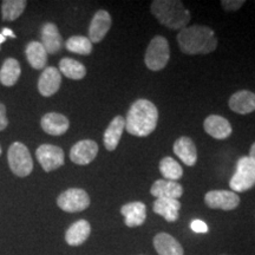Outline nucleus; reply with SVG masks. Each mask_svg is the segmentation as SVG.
<instances>
[{
  "label": "nucleus",
  "mask_w": 255,
  "mask_h": 255,
  "mask_svg": "<svg viewBox=\"0 0 255 255\" xmlns=\"http://www.w3.org/2000/svg\"><path fill=\"white\" fill-rule=\"evenodd\" d=\"M180 50L189 56L207 55L218 47L215 32L205 25H193L184 27L177 34Z\"/></svg>",
  "instance_id": "1"
},
{
  "label": "nucleus",
  "mask_w": 255,
  "mask_h": 255,
  "mask_svg": "<svg viewBox=\"0 0 255 255\" xmlns=\"http://www.w3.org/2000/svg\"><path fill=\"white\" fill-rule=\"evenodd\" d=\"M124 120L128 132L137 137H145L157 127L158 110L152 102L141 98L131 104Z\"/></svg>",
  "instance_id": "2"
},
{
  "label": "nucleus",
  "mask_w": 255,
  "mask_h": 255,
  "mask_svg": "<svg viewBox=\"0 0 255 255\" xmlns=\"http://www.w3.org/2000/svg\"><path fill=\"white\" fill-rule=\"evenodd\" d=\"M150 11L163 26L170 30H182L190 20V12L178 0H155Z\"/></svg>",
  "instance_id": "3"
},
{
  "label": "nucleus",
  "mask_w": 255,
  "mask_h": 255,
  "mask_svg": "<svg viewBox=\"0 0 255 255\" xmlns=\"http://www.w3.org/2000/svg\"><path fill=\"white\" fill-rule=\"evenodd\" d=\"M255 186V162L250 156H242L237 162L229 187L234 193H244Z\"/></svg>",
  "instance_id": "4"
},
{
  "label": "nucleus",
  "mask_w": 255,
  "mask_h": 255,
  "mask_svg": "<svg viewBox=\"0 0 255 255\" xmlns=\"http://www.w3.org/2000/svg\"><path fill=\"white\" fill-rule=\"evenodd\" d=\"M170 58V47L168 40L162 36L152 38L144 55V63L146 68L151 71H161L167 66Z\"/></svg>",
  "instance_id": "5"
},
{
  "label": "nucleus",
  "mask_w": 255,
  "mask_h": 255,
  "mask_svg": "<svg viewBox=\"0 0 255 255\" xmlns=\"http://www.w3.org/2000/svg\"><path fill=\"white\" fill-rule=\"evenodd\" d=\"M7 161L11 171L19 177H26L33 170V161L27 146L20 142H14L8 148Z\"/></svg>",
  "instance_id": "6"
},
{
  "label": "nucleus",
  "mask_w": 255,
  "mask_h": 255,
  "mask_svg": "<svg viewBox=\"0 0 255 255\" xmlns=\"http://www.w3.org/2000/svg\"><path fill=\"white\" fill-rule=\"evenodd\" d=\"M90 196L81 188H70L63 191L57 199V206L66 213H79L90 206Z\"/></svg>",
  "instance_id": "7"
},
{
  "label": "nucleus",
  "mask_w": 255,
  "mask_h": 255,
  "mask_svg": "<svg viewBox=\"0 0 255 255\" xmlns=\"http://www.w3.org/2000/svg\"><path fill=\"white\" fill-rule=\"evenodd\" d=\"M36 157L41 168L50 173L64 165L65 155L62 148L52 144H41L36 150Z\"/></svg>",
  "instance_id": "8"
},
{
  "label": "nucleus",
  "mask_w": 255,
  "mask_h": 255,
  "mask_svg": "<svg viewBox=\"0 0 255 255\" xmlns=\"http://www.w3.org/2000/svg\"><path fill=\"white\" fill-rule=\"evenodd\" d=\"M205 203L210 209L233 210L240 205V196L232 190H210L205 195Z\"/></svg>",
  "instance_id": "9"
},
{
  "label": "nucleus",
  "mask_w": 255,
  "mask_h": 255,
  "mask_svg": "<svg viewBox=\"0 0 255 255\" xmlns=\"http://www.w3.org/2000/svg\"><path fill=\"white\" fill-rule=\"evenodd\" d=\"M98 154V144L92 139H82L70 150V159L78 165L91 163Z\"/></svg>",
  "instance_id": "10"
},
{
  "label": "nucleus",
  "mask_w": 255,
  "mask_h": 255,
  "mask_svg": "<svg viewBox=\"0 0 255 255\" xmlns=\"http://www.w3.org/2000/svg\"><path fill=\"white\" fill-rule=\"evenodd\" d=\"M111 24H113V20H111L109 12L105 9H100L96 12L89 26V39L91 43H101L109 32Z\"/></svg>",
  "instance_id": "11"
},
{
  "label": "nucleus",
  "mask_w": 255,
  "mask_h": 255,
  "mask_svg": "<svg viewBox=\"0 0 255 255\" xmlns=\"http://www.w3.org/2000/svg\"><path fill=\"white\" fill-rule=\"evenodd\" d=\"M62 84V73L53 66H47L38 79V91L44 97H51L59 90Z\"/></svg>",
  "instance_id": "12"
},
{
  "label": "nucleus",
  "mask_w": 255,
  "mask_h": 255,
  "mask_svg": "<svg viewBox=\"0 0 255 255\" xmlns=\"http://www.w3.org/2000/svg\"><path fill=\"white\" fill-rule=\"evenodd\" d=\"M205 131L215 139H226L232 135L233 128L228 120L219 115H210L203 122Z\"/></svg>",
  "instance_id": "13"
},
{
  "label": "nucleus",
  "mask_w": 255,
  "mask_h": 255,
  "mask_svg": "<svg viewBox=\"0 0 255 255\" xmlns=\"http://www.w3.org/2000/svg\"><path fill=\"white\" fill-rule=\"evenodd\" d=\"M121 214L124 218V223L130 228L139 227L146 219V207L143 202H130L122 206Z\"/></svg>",
  "instance_id": "14"
},
{
  "label": "nucleus",
  "mask_w": 255,
  "mask_h": 255,
  "mask_svg": "<svg viewBox=\"0 0 255 255\" xmlns=\"http://www.w3.org/2000/svg\"><path fill=\"white\" fill-rule=\"evenodd\" d=\"M228 105L232 111L239 115H247L255 111V94L250 90H240L232 95Z\"/></svg>",
  "instance_id": "15"
},
{
  "label": "nucleus",
  "mask_w": 255,
  "mask_h": 255,
  "mask_svg": "<svg viewBox=\"0 0 255 255\" xmlns=\"http://www.w3.org/2000/svg\"><path fill=\"white\" fill-rule=\"evenodd\" d=\"M40 126L46 133L51 136L64 135L70 128L69 119L58 113H49L44 115L40 121Z\"/></svg>",
  "instance_id": "16"
},
{
  "label": "nucleus",
  "mask_w": 255,
  "mask_h": 255,
  "mask_svg": "<svg viewBox=\"0 0 255 255\" xmlns=\"http://www.w3.org/2000/svg\"><path fill=\"white\" fill-rule=\"evenodd\" d=\"M174 152L184 164L193 167L197 162V149L193 139L187 136L177 138L174 143Z\"/></svg>",
  "instance_id": "17"
},
{
  "label": "nucleus",
  "mask_w": 255,
  "mask_h": 255,
  "mask_svg": "<svg viewBox=\"0 0 255 255\" xmlns=\"http://www.w3.org/2000/svg\"><path fill=\"white\" fill-rule=\"evenodd\" d=\"M63 38L60 36L58 27L53 23H46L41 27V44L46 52L51 55L58 53L63 47Z\"/></svg>",
  "instance_id": "18"
},
{
  "label": "nucleus",
  "mask_w": 255,
  "mask_h": 255,
  "mask_svg": "<svg viewBox=\"0 0 255 255\" xmlns=\"http://www.w3.org/2000/svg\"><path fill=\"white\" fill-rule=\"evenodd\" d=\"M150 194L156 199L178 200L183 195V187L175 181L157 180L150 188Z\"/></svg>",
  "instance_id": "19"
},
{
  "label": "nucleus",
  "mask_w": 255,
  "mask_h": 255,
  "mask_svg": "<svg viewBox=\"0 0 255 255\" xmlns=\"http://www.w3.org/2000/svg\"><path fill=\"white\" fill-rule=\"evenodd\" d=\"M91 234V226L87 220H78L68 228L65 241L69 246L77 247L84 244Z\"/></svg>",
  "instance_id": "20"
},
{
  "label": "nucleus",
  "mask_w": 255,
  "mask_h": 255,
  "mask_svg": "<svg viewBox=\"0 0 255 255\" xmlns=\"http://www.w3.org/2000/svg\"><path fill=\"white\" fill-rule=\"evenodd\" d=\"M152 244L158 255H184L183 247L180 242L168 233L156 234Z\"/></svg>",
  "instance_id": "21"
},
{
  "label": "nucleus",
  "mask_w": 255,
  "mask_h": 255,
  "mask_svg": "<svg viewBox=\"0 0 255 255\" xmlns=\"http://www.w3.org/2000/svg\"><path fill=\"white\" fill-rule=\"evenodd\" d=\"M124 129H126V120H124V117L116 116L115 119H113L109 126H108L107 130H105L103 137L104 146L107 150L114 151L119 146Z\"/></svg>",
  "instance_id": "22"
},
{
  "label": "nucleus",
  "mask_w": 255,
  "mask_h": 255,
  "mask_svg": "<svg viewBox=\"0 0 255 255\" xmlns=\"http://www.w3.org/2000/svg\"><path fill=\"white\" fill-rule=\"evenodd\" d=\"M181 202L175 199H156L152 205V210L162 216L165 221L176 222L180 218Z\"/></svg>",
  "instance_id": "23"
},
{
  "label": "nucleus",
  "mask_w": 255,
  "mask_h": 255,
  "mask_svg": "<svg viewBox=\"0 0 255 255\" xmlns=\"http://www.w3.org/2000/svg\"><path fill=\"white\" fill-rule=\"evenodd\" d=\"M25 53H26L27 62L30 63L32 68L36 70L45 69L47 63V52L43 44L39 41H31L27 44Z\"/></svg>",
  "instance_id": "24"
},
{
  "label": "nucleus",
  "mask_w": 255,
  "mask_h": 255,
  "mask_svg": "<svg viewBox=\"0 0 255 255\" xmlns=\"http://www.w3.org/2000/svg\"><path fill=\"white\" fill-rule=\"evenodd\" d=\"M21 75L20 65L14 58H7L0 69V83L5 87H13Z\"/></svg>",
  "instance_id": "25"
},
{
  "label": "nucleus",
  "mask_w": 255,
  "mask_h": 255,
  "mask_svg": "<svg viewBox=\"0 0 255 255\" xmlns=\"http://www.w3.org/2000/svg\"><path fill=\"white\" fill-rule=\"evenodd\" d=\"M59 72L65 77L73 81H79L87 76V69L78 60L72 58H63L59 62Z\"/></svg>",
  "instance_id": "26"
},
{
  "label": "nucleus",
  "mask_w": 255,
  "mask_h": 255,
  "mask_svg": "<svg viewBox=\"0 0 255 255\" xmlns=\"http://www.w3.org/2000/svg\"><path fill=\"white\" fill-rule=\"evenodd\" d=\"M158 167L161 174L163 175L164 180L175 181V182H176L177 180H180V178H182L183 176L182 165L178 163L176 159L170 157V156L162 158Z\"/></svg>",
  "instance_id": "27"
},
{
  "label": "nucleus",
  "mask_w": 255,
  "mask_h": 255,
  "mask_svg": "<svg viewBox=\"0 0 255 255\" xmlns=\"http://www.w3.org/2000/svg\"><path fill=\"white\" fill-rule=\"evenodd\" d=\"M27 1L25 0H4L1 4L2 19L7 21H13L23 14L26 8Z\"/></svg>",
  "instance_id": "28"
},
{
  "label": "nucleus",
  "mask_w": 255,
  "mask_h": 255,
  "mask_svg": "<svg viewBox=\"0 0 255 255\" xmlns=\"http://www.w3.org/2000/svg\"><path fill=\"white\" fill-rule=\"evenodd\" d=\"M66 50L77 55L88 56L92 52V43L88 37L84 36H72L65 43Z\"/></svg>",
  "instance_id": "29"
},
{
  "label": "nucleus",
  "mask_w": 255,
  "mask_h": 255,
  "mask_svg": "<svg viewBox=\"0 0 255 255\" xmlns=\"http://www.w3.org/2000/svg\"><path fill=\"white\" fill-rule=\"evenodd\" d=\"M245 0H222L221 5L226 11L232 12V11H238L239 8H241L245 5Z\"/></svg>",
  "instance_id": "30"
},
{
  "label": "nucleus",
  "mask_w": 255,
  "mask_h": 255,
  "mask_svg": "<svg viewBox=\"0 0 255 255\" xmlns=\"http://www.w3.org/2000/svg\"><path fill=\"white\" fill-rule=\"evenodd\" d=\"M191 231L195 233H201V234H205V233L208 232V226H207L206 222L201 221V220H194L193 222L190 223Z\"/></svg>",
  "instance_id": "31"
},
{
  "label": "nucleus",
  "mask_w": 255,
  "mask_h": 255,
  "mask_svg": "<svg viewBox=\"0 0 255 255\" xmlns=\"http://www.w3.org/2000/svg\"><path fill=\"white\" fill-rule=\"evenodd\" d=\"M8 126V120L6 116V107L2 103H0V131L5 130Z\"/></svg>",
  "instance_id": "32"
},
{
  "label": "nucleus",
  "mask_w": 255,
  "mask_h": 255,
  "mask_svg": "<svg viewBox=\"0 0 255 255\" xmlns=\"http://www.w3.org/2000/svg\"><path fill=\"white\" fill-rule=\"evenodd\" d=\"M1 34H2V36H4L5 38H6V37L15 38V34L13 33V31L9 30V28H4V30H2V32H1Z\"/></svg>",
  "instance_id": "33"
},
{
  "label": "nucleus",
  "mask_w": 255,
  "mask_h": 255,
  "mask_svg": "<svg viewBox=\"0 0 255 255\" xmlns=\"http://www.w3.org/2000/svg\"><path fill=\"white\" fill-rule=\"evenodd\" d=\"M250 158L253 159V161L255 162V142L252 144L251 146V150H250Z\"/></svg>",
  "instance_id": "34"
},
{
  "label": "nucleus",
  "mask_w": 255,
  "mask_h": 255,
  "mask_svg": "<svg viewBox=\"0 0 255 255\" xmlns=\"http://www.w3.org/2000/svg\"><path fill=\"white\" fill-rule=\"evenodd\" d=\"M5 40H6V38H5L4 36H2L1 33H0V45H1L2 43H5Z\"/></svg>",
  "instance_id": "35"
},
{
  "label": "nucleus",
  "mask_w": 255,
  "mask_h": 255,
  "mask_svg": "<svg viewBox=\"0 0 255 255\" xmlns=\"http://www.w3.org/2000/svg\"><path fill=\"white\" fill-rule=\"evenodd\" d=\"M0 156H1V146H0Z\"/></svg>",
  "instance_id": "36"
},
{
  "label": "nucleus",
  "mask_w": 255,
  "mask_h": 255,
  "mask_svg": "<svg viewBox=\"0 0 255 255\" xmlns=\"http://www.w3.org/2000/svg\"><path fill=\"white\" fill-rule=\"evenodd\" d=\"M221 255H227V254H221Z\"/></svg>",
  "instance_id": "37"
}]
</instances>
